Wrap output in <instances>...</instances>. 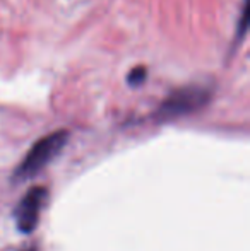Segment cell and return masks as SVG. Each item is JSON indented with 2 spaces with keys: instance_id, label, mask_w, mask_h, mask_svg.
Here are the masks:
<instances>
[{
  "instance_id": "obj_1",
  "label": "cell",
  "mask_w": 250,
  "mask_h": 251,
  "mask_svg": "<svg viewBox=\"0 0 250 251\" xmlns=\"http://www.w3.org/2000/svg\"><path fill=\"white\" fill-rule=\"evenodd\" d=\"M67 140H69V132L67 130H57V132L50 133L47 137H41L29 151H28L26 157L23 159L16 169V179H29L36 176L43 168H47L55 157L62 152L65 147Z\"/></svg>"
},
{
  "instance_id": "obj_2",
  "label": "cell",
  "mask_w": 250,
  "mask_h": 251,
  "mask_svg": "<svg viewBox=\"0 0 250 251\" xmlns=\"http://www.w3.org/2000/svg\"><path fill=\"white\" fill-rule=\"evenodd\" d=\"M211 100V91L202 86H185L173 91L161 102L158 120H175L202 109Z\"/></svg>"
},
{
  "instance_id": "obj_3",
  "label": "cell",
  "mask_w": 250,
  "mask_h": 251,
  "mask_svg": "<svg viewBox=\"0 0 250 251\" xmlns=\"http://www.w3.org/2000/svg\"><path fill=\"white\" fill-rule=\"evenodd\" d=\"M45 201H47V190L43 186H34L28 190L24 199L16 207V224L21 232L28 234L36 229Z\"/></svg>"
},
{
  "instance_id": "obj_4",
  "label": "cell",
  "mask_w": 250,
  "mask_h": 251,
  "mask_svg": "<svg viewBox=\"0 0 250 251\" xmlns=\"http://www.w3.org/2000/svg\"><path fill=\"white\" fill-rule=\"evenodd\" d=\"M146 74H147V70L144 69V67H136V69L130 70L129 75H127V82L134 87L140 86V84L146 80Z\"/></svg>"
}]
</instances>
